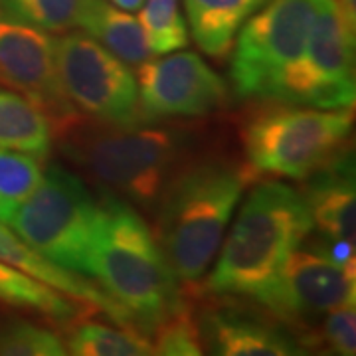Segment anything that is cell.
<instances>
[{"mask_svg":"<svg viewBox=\"0 0 356 356\" xmlns=\"http://www.w3.org/2000/svg\"><path fill=\"white\" fill-rule=\"evenodd\" d=\"M252 172L226 161L182 165L156 202L154 236L184 285L212 267Z\"/></svg>","mask_w":356,"mask_h":356,"instance_id":"1","label":"cell"},{"mask_svg":"<svg viewBox=\"0 0 356 356\" xmlns=\"http://www.w3.org/2000/svg\"><path fill=\"white\" fill-rule=\"evenodd\" d=\"M60 149L107 196L153 208L182 166L191 137L180 129L109 125L79 119L62 131Z\"/></svg>","mask_w":356,"mask_h":356,"instance_id":"2","label":"cell"},{"mask_svg":"<svg viewBox=\"0 0 356 356\" xmlns=\"http://www.w3.org/2000/svg\"><path fill=\"white\" fill-rule=\"evenodd\" d=\"M311 234L301 192L280 180L257 184L224 236L204 291L255 299Z\"/></svg>","mask_w":356,"mask_h":356,"instance_id":"3","label":"cell"},{"mask_svg":"<svg viewBox=\"0 0 356 356\" xmlns=\"http://www.w3.org/2000/svg\"><path fill=\"white\" fill-rule=\"evenodd\" d=\"M93 277L147 337L184 307L175 269L153 228L121 198L103 196Z\"/></svg>","mask_w":356,"mask_h":356,"instance_id":"4","label":"cell"},{"mask_svg":"<svg viewBox=\"0 0 356 356\" xmlns=\"http://www.w3.org/2000/svg\"><path fill=\"white\" fill-rule=\"evenodd\" d=\"M8 226L48 261L93 277L102 202L67 168L54 165L44 170L38 186L18 206Z\"/></svg>","mask_w":356,"mask_h":356,"instance_id":"5","label":"cell"},{"mask_svg":"<svg viewBox=\"0 0 356 356\" xmlns=\"http://www.w3.org/2000/svg\"><path fill=\"white\" fill-rule=\"evenodd\" d=\"M353 107L318 109L281 103L254 115L243 127L248 170L305 180L346 147Z\"/></svg>","mask_w":356,"mask_h":356,"instance_id":"6","label":"cell"},{"mask_svg":"<svg viewBox=\"0 0 356 356\" xmlns=\"http://www.w3.org/2000/svg\"><path fill=\"white\" fill-rule=\"evenodd\" d=\"M321 0H269L242 26L229 64L234 93L271 102L275 88L301 58Z\"/></svg>","mask_w":356,"mask_h":356,"instance_id":"7","label":"cell"},{"mask_svg":"<svg viewBox=\"0 0 356 356\" xmlns=\"http://www.w3.org/2000/svg\"><path fill=\"white\" fill-rule=\"evenodd\" d=\"M355 36L334 0H321L301 58L281 77L271 102L318 109L355 107Z\"/></svg>","mask_w":356,"mask_h":356,"instance_id":"8","label":"cell"},{"mask_svg":"<svg viewBox=\"0 0 356 356\" xmlns=\"http://www.w3.org/2000/svg\"><path fill=\"white\" fill-rule=\"evenodd\" d=\"M56 64L79 115L109 125H139L137 79L123 60L86 32L56 38Z\"/></svg>","mask_w":356,"mask_h":356,"instance_id":"9","label":"cell"},{"mask_svg":"<svg viewBox=\"0 0 356 356\" xmlns=\"http://www.w3.org/2000/svg\"><path fill=\"white\" fill-rule=\"evenodd\" d=\"M355 299L356 269L334 264L315 248H297L254 301L283 323L299 327L337 307L353 305Z\"/></svg>","mask_w":356,"mask_h":356,"instance_id":"10","label":"cell"},{"mask_svg":"<svg viewBox=\"0 0 356 356\" xmlns=\"http://www.w3.org/2000/svg\"><path fill=\"white\" fill-rule=\"evenodd\" d=\"M0 83L38 105L56 135L81 119L60 81L56 38L4 14H0Z\"/></svg>","mask_w":356,"mask_h":356,"instance_id":"11","label":"cell"},{"mask_svg":"<svg viewBox=\"0 0 356 356\" xmlns=\"http://www.w3.org/2000/svg\"><path fill=\"white\" fill-rule=\"evenodd\" d=\"M139 65V119L145 123L204 117L228 99V86L194 51H170Z\"/></svg>","mask_w":356,"mask_h":356,"instance_id":"12","label":"cell"},{"mask_svg":"<svg viewBox=\"0 0 356 356\" xmlns=\"http://www.w3.org/2000/svg\"><path fill=\"white\" fill-rule=\"evenodd\" d=\"M198 329L204 350L218 356L307 355L285 323L261 317L242 307H210L200 313Z\"/></svg>","mask_w":356,"mask_h":356,"instance_id":"13","label":"cell"},{"mask_svg":"<svg viewBox=\"0 0 356 356\" xmlns=\"http://www.w3.org/2000/svg\"><path fill=\"white\" fill-rule=\"evenodd\" d=\"M305 180L309 182L301 194L313 232H317L318 243H355L356 188L353 153L344 147Z\"/></svg>","mask_w":356,"mask_h":356,"instance_id":"14","label":"cell"},{"mask_svg":"<svg viewBox=\"0 0 356 356\" xmlns=\"http://www.w3.org/2000/svg\"><path fill=\"white\" fill-rule=\"evenodd\" d=\"M0 261L14 267V269L24 271L26 275L42 281L44 285H48L56 291L64 293L74 301H81V303H88L93 309H97V311H103L115 325L135 329V325L131 323L127 313L117 305L102 287H97L89 277H83V275L74 273V271H67L64 267L56 266V264L48 261L46 257H42L30 245H26L16 236V232L4 222H0Z\"/></svg>","mask_w":356,"mask_h":356,"instance_id":"15","label":"cell"},{"mask_svg":"<svg viewBox=\"0 0 356 356\" xmlns=\"http://www.w3.org/2000/svg\"><path fill=\"white\" fill-rule=\"evenodd\" d=\"M269 0H182L196 46L210 58H226L242 26Z\"/></svg>","mask_w":356,"mask_h":356,"instance_id":"16","label":"cell"},{"mask_svg":"<svg viewBox=\"0 0 356 356\" xmlns=\"http://www.w3.org/2000/svg\"><path fill=\"white\" fill-rule=\"evenodd\" d=\"M79 28L129 65L145 64L154 56L147 44L139 18L109 0H93Z\"/></svg>","mask_w":356,"mask_h":356,"instance_id":"17","label":"cell"},{"mask_svg":"<svg viewBox=\"0 0 356 356\" xmlns=\"http://www.w3.org/2000/svg\"><path fill=\"white\" fill-rule=\"evenodd\" d=\"M54 125L38 105L13 89H0V149L46 159L54 140Z\"/></svg>","mask_w":356,"mask_h":356,"instance_id":"18","label":"cell"},{"mask_svg":"<svg viewBox=\"0 0 356 356\" xmlns=\"http://www.w3.org/2000/svg\"><path fill=\"white\" fill-rule=\"evenodd\" d=\"M67 355L76 356H151L153 343L145 332L131 327H111L97 321L76 323L64 341Z\"/></svg>","mask_w":356,"mask_h":356,"instance_id":"19","label":"cell"},{"mask_svg":"<svg viewBox=\"0 0 356 356\" xmlns=\"http://www.w3.org/2000/svg\"><path fill=\"white\" fill-rule=\"evenodd\" d=\"M0 299L14 305L40 311L62 325H67L77 315V301L2 261H0Z\"/></svg>","mask_w":356,"mask_h":356,"instance_id":"20","label":"cell"},{"mask_svg":"<svg viewBox=\"0 0 356 356\" xmlns=\"http://www.w3.org/2000/svg\"><path fill=\"white\" fill-rule=\"evenodd\" d=\"M93 0H0V14L44 32L79 28Z\"/></svg>","mask_w":356,"mask_h":356,"instance_id":"21","label":"cell"},{"mask_svg":"<svg viewBox=\"0 0 356 356\" xmlns=\"http://www.w3.org/2000/svg\"><path fill=\"white\" fill-rule=\"evenodd\" d=\"M139 10V22L154 56L188 46L191 36L186 18L180 13V0H145Z\"/></svg>","mask_w":356,"mask_h":356,"instance_id":"22","label":"cell"},{"mask_svg":"<svg viewBox=\"0 0 356 356\" xmlns=\"http://www.w3.org/2000/svg\"><path fill=\"white\" fill-rule=\"evenodd\" d=\"M44 175L42 159L0 149V222L8 220L38 186Z\"/></svg>","mask_w":356,"mask_h":356,"instance_id":"23","label":"cell"},{"mask_svg":"<svg viewBox=\"0 0 356 356\" xmlns=\"http://www.w3.org/2000/svg\"><path fill=\"white\" fill-rule=\"evenodd\" d=\"M65 343L58 332L28 321H10L0 327V356H64Z\"/></svg>","mask_w":356,"mask_h":356,"instance_id":"24","label":"cell"},{"mask_svg":"<svg viewBox=\"0 0 356 356\" xmlns=\"http://www.w3.org/2000/svg\"><path fill=\"white\" fill-rule=\"evenodd\" d=\"M149 337H154V355L163 356H200L204 355L202 337L198 321L186 309L175 311L165 321H161Z\"/></svg>","mask_w":356,"mask_h":356,"instance_id":"25","label":"cell"},{"mask_svg":"<svg viewBox=\"0 0 356 356\" xmlns=\"http://www.w3.org/2000/svg\"><path fill=\"white\" fill-rule=\"evenodd\" d=\"M305 348H325L337 356L356 353V311L353 305L337 307L323 317L321 332H313L305 341Z\"/></svg>","mask_w":356,"mask_h":356,"instance_id":"26","label":"cell"},{"mask_svg":"<svg viewBox=\"0 0 356 356\" xmlns=\"http://www.w3.org/2000/svg\"><path fill=\"white\" fill-rule=\"evenodd\" d=\"M334 2L343 14L344 22L353 32H356V0H334Z\"/></svg>","mask_w":356,"mask_h":356,"instance_id":"27","label":"cell"},{"mask_svg":"<svg viewBox=\"0 0 356 356\" xmlns=\"http://www.w3.org/2000/svg\"><path fill=\"white\" fill-rule=\"evenodd\" d=\"M109 2L115 4V6H119V8H123V10H127V13H135V10H139L140 6H143L145 0H109Z\"/></svg>","mask_w":356,"mask_h":356,"instance_id":"28","label":"cell"}]
</instances>
